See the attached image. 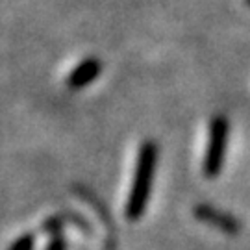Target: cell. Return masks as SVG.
Here are the masks:
<instances>
[{"instance_id":"obj_1","label":"cell","mask_w":250,"mask_h":250,"mask_svg":"<svg viewBox=\"0 0 250 250\" xmlns=\"http://www.w3.org/2000/svg\"><path fill=\"white\" fill-rule=\"evenodd\" d=\"M156 163H158V146L154 141H145L139 148L134 182H132V189L126 200L128 221H137L146 209L152 184H154V174H156Z\"/></svg>"},{"instance_id":"obj_2","label":"cell","mask_w":250,"mask_h":250,"mask_svg":"<svg viewBox=\"0 0 250 250\" xmlns=\"http://www.w3.org/2000/svg\"><path fill=\"white\" fill-rule=\"evenodd\" d=\"M228 135H230V125L224 115H217L211 119L209 125V139H208V148L204 156V170L206 178H215L224 167V158H226V146H228Z\"/></svg>"},{"instance_id":"obj_3","label":"cell","mask_w":250,"mask_h":250,"mask_svg":"<svg viewBox=\"0 0 250 250\" xmlns=\"http://www.w3.org/2000/svg\"><path fill=\"white\" fill-rule=\"evenodd\" d=\"M195 217H197L198 221L211 224L217 230H223L226 233H237L239 228H241L235 217H232L230 213L221 211V209H217V208L208 204H198L195 208Z\"/></svg>"},{"instance_id":"obj_4","label":"cell","mask_w":250,"mask_h":250,"mask_svg":"<svg viewBox=\"0 0 250 250\" xmlns=\"http://www.w3.org/2000/svg\"><path fill=\"white\" fill-rule=\"evenodd\" d=\"M100 74V62L95 58H89L85 62H82L74 71L71 72L67 85L71 89H82L85 85H89L91 82L97 80V76Z\"/></svg>"},{"instance_id":"obj_5","label":"cell","mask_w":250,"mask_h":250,"mask_svg":"<svg viewBox=\"0 0 250 250\" xmlns=\"http://www.w3.org/2000/svg\"><path fill=\"white\" fill-rule=\"evenodd\" d=\"M34 245H36V239L32 233H24L21 235L19 239L9 245V250H34Z\"/></svg>"},{"instance_id":"obj_6","label":"cell","mask_w":250,"mask_h":250,"mask_svg":"<svg viewBox=\"0 0 250 250\" xmlns=\"http://www.w3.org/2000/svg\"><path fill=\"white\" fill-rule=\"evenodd\" d=\"M46 250H67V243L62 235H56L52 241L46 245Z\"/></svg>"},{"instance_id":"obj_7","label":"cell","mask_w":250,"mask_h":250,"mask_svg":"<svg viewBox=\"0 0 250 250\" xmlns=\"http://www.w3.org/2000/svg\"><path fill=\"white\" fill-rule=\"evenodd\" d=\"M247 2H249V4H250V0H247Z\"/></svg>"}]
</instances>
